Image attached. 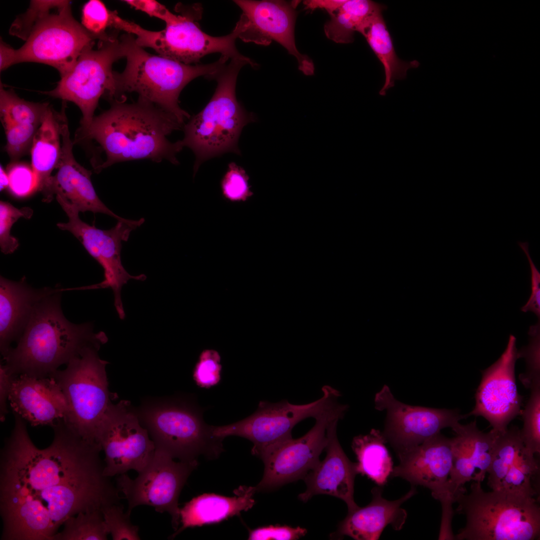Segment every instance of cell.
Returning a JSON list of instances; mask_svg holds the SVG:
<instances>
[{
	"label": "cell",
	"instance_id": "obj_13",
	"mask_svg": "<svg viewBox=\"0 0 540 540\" xmlns=\"http://www.w3.org/2000/svg\"><path fill=\"white\" fill-rule=\"evenodd\" d=\"M347 405L334 402L316 420L314 426L304 436L292 438L264 453L263 477L256 492L274 490L305 476L320 462V456L328 441V429L334 420L344 417Z\"/></svg>",
	"mask_w": 540,
	"mask_h": 540
},
{
	"label": "cell",
	"instance_id": "obj_10",
	"mask_svg": "<svg viewBox=\"0 0 540 540\" xmlns=\"http://www.w3.org/2000/svg\"><path fill=\"white\" fill-rule=\"evenodd\" d=\"M182 14H178L173 22L166 24L160 31H152L130 22L126 32L134 35L140 46L154 49L160 56L186 64H197L204 56L215 52L232 59L243 57L236 48V42L244 28V21L240 18L232 32L226 36L215 37L203 32L198 23L202 8L199 4L178 7Z\"/></svg>",
	"mask_w": 540,
	"mask_h": 540
},
{
	"label": "cell",
	"instance_id": "obj_50",
	"mask_svg": "<svg viewBox=\"0 0 540 540\" xmlns=\"http://www.w3.org/2000/svg\"><path fill=\"white\" fill-rule=\"evenodd\" d=\"M0 190H2L4 189L8 188L9 186V178L8 173L5 172L3 168L0 166Z\"/></svg>",
	"mask_w": 540,
	"mask_h": 540
},
{
	"label": "cell",
	"instance_id": "obj_11",
	"mask_svg": "<svg viewBox=\"0 0 540 540\" xmlns=\"http://www.w3.org/2000/svg\"><path fill=\"white\" fill-rule=\"evenodd\" d=\"M58 202L68 216L67 222H58V228L71 232L85 249L102 266L104 280L98 284L82 288V289L110 288L114 296V306L119 318L124 319L125 313L121 298V290L130 280H144V274H130L124 267L120 257L122 242L128 239L131 232L144 222V218L133 220L124 218L109 230L98 228L80 218L78 210L66 200L56 196Z\"/></svg>",
	"mask_w": 540,
	"mask_h": 540
},
{
	"label": "cell",
	"instance_id": "obj_21",
	"mask_svg": "<svg viewBox=\"0 0 540 540\" xmlns=\"http://www.w3.org/2000/svg\"><path fill=\"white\" fill-rule=\"evenodd\" d=\"M487 473L488 485L492 490L532 497L539 494L538 462L524 448L516 426L498 433Z\"/></svg>",
	"mask_w": 540,
	"mask_h": 540
},
{
	"label": "cell",
	"instance_id": "obj_29",
	"mask_svg": "<svg viewBox=\"0 0 540 540\" xmlns=\"http://www.w3.org/2000/svg\"><path fill=\"white\" fill-rule=\"evenodd\" d=\"M384 8V6L374 12L357 31L364 37L384 66L385 81L379 92L381 96H384L386 92L394 86L396 80L405 78L409 69L416 68L420 65L416 60L406 62L397 56L382 16V12Z\"/></svg>",
	"mask_w": 540,
	"mask_h": 540
},
{
	"label": "cell",
	"instance_id": "obj_38",
	"mask_svg": "<svg viewBox=\"0 0 540 540\" xmlns=\"http://www.w3.org/2000/svg\"><path fill=\"white\" fill-rule=\"evenodd\" d=\"M102 512L112 540H140L139 527L131 522L130 514L124 512L120 502L105 506Z\"/></svg>",
	"mask_w": 540,
	"mask_h": 540
},
{
	"label": "cell",
	"instance_id": "obj_14",
	"mask_svg": "<svg viewBox=\"0 0 540 540\" xmlns=\"http://www.w3.org/2000/svg\"><path fill=\"white\" fill-rule=\"evenodd\" d=\"M198 464V461L176 462L166 452L156 448L152 460L136 478L132 479L126 473L116 479V487L128 502L126 512L130 514L134 508L142 505L160 513L168 512L176 531L180 524L179 496Z\"/></svg>",
	"mask_w": 540,
	"mask_h": 540
},
{
	"label": "cell",
	"instance_id": "obj_28",
	"mask_svg": "<svg viewBox=\"0 0 540 540\" xmlns=\"http://www.w3.org/2000/svg\"><path fill=\"white\" fill-rule=\"evenodd\" d=\"M256 492L254 486H240L232 497L204 494L192 498L180 508L181 526L169 538H174L186 528L219 522L248 510L255 504Z\"/></svg>",
	"mask_w": 540,
	"mask_h": 540
},
{
	"label": "cell",
	"instance_id": "obj_40",
	"mask_svg": "<svg viewBox=\"0 0 540 540\" xmlns=\"http://www.w3.org/2000/svg\"><path fill=\"white\" fill-rule=\"evenodd\" d=\"M540 321L530 328V339L528 344L518 352V358H524L526 362V372L521 374L519 378L527 388L540 383Z\"/></svg>",
	"mask_w": 540,
	"mask_h": 540
},
{
	"label": "cell",
	"instance_id": "obj_43",
	"mask_svg": "<svg viewBox=\"0 0 540 540\" xmlns=\"http://www.w3.org/2000/svg\"><path fill=\"white\" fill-rule=\"evenodd\" d=\"M40 126L30 124L4 126L6 137V150L11 158H19L31 148Z\"/></svg>",
	"mask_w": 540,
	"mask_h": 540
},
{
	"label": "cell",
	"instance_id": "obj_44",
	"mask_svg": "<svg viewBox=\"0 0 540 540\" xmlns=\"http://www.w3.org/2000/svg\"><path fill=\"white\" fill-rule=\"evenodd\" d=\"M8 188L15 196L24 197L37 190L36 176L31 166L24 164L11 166L8 172Z\"/></svg>",
	"mask_w": 540,
	"mask_h": 540
},
{
	"label": "cell",
	"instance_id": "obj_27",
	"mask_svg": "<svg viewBox=\"0 0 540 540\" xmlns=\"http://www.w3.org/2000/svg\"><path fill=\"white\" fill-rule=\"evenodd\" d=\"M54 288H34L25 279L0 278V349L4 357L22 334L37 303Z\"/></svg>",
	"mask_w": 540,
	"mask_h": 540
},
{
	"label": "cell",
	"instance_id": "obj_36",
	"mask_svg": "<svg viewBox=\"0 0 540 540\" xmlns=\"http://www.w3.org/2000/svg\"><path fill=\"white\" fill-rule=\"evenodd\" d=\"M116 10L107 8L102 1L90 0L84 4L82 10V26L98 40L106 38L112 28Z\"/></svg>",
	"mask_w": 540,
	"mask_h": 540
},
{
	"label": "cell",
	"instance_id": "obj_25",
	"mask_svg": "<svg viewBox=\"0 0 540 540\" xmlns=\"http://www.w3.org/2000/svg\"><path fill=\"white\" fill-rule=\"evenodd\" d=\"M451 438L452 466L450 477L452 492L456 498L466 490L470 481L482 482L490 466L498 433L491 430L484 432L474 420L466 424L459 423L452 430Z\"/></svg>",
	"mask_w": 540,
	"mask_h": 540
},
{
	"label": "cell",
	"instance_id": "obj_26",
	"mask_svg": "<svg viewBox=\"0 0 540 540\" xmlns=\"http://www.w3.org/2000/svg\"><path fill=\"white\" fill-rule=\"evenodd\" d=\"M372 492V500L368 506L348 512L340 523L339 535L356 540H376L388 524L395 530H401L407 516L401 506L416 493L415 488L412 486L406 494L395 500L384 498L380 488H374Z\"/></svg>",
	"mask_w": 540,
	"mask_h": 540
},
{
	"label": "cell",
	"instance_id": "obj_3",
	"mask_svg": "<svg viewBox=\"0 0 540 540\" xmlns=\"http://www.w3.org/2000/svg\"><path fill=\"white\" fill-rule=\"evenodd\" d=\"M62 290L54 288L37 303L16 346L3 357L15 376L48 377L85 348L107 342L106 334L94 333L90 323L74 324L65 318L60 307Z\"/></svg>",
	"mask_w": 540,
	"mask_h": 540
},
{
	"label": "cell",
	"instance_id": "obj_35",
	"mask_svg": "<svg viewBox=\"0 0 540 540\" xmlns=\"http://www.w3.org/2000/svg\"><path fill=\"white\" fill-rule=\"evenodd\" d=\"M524 410L520 436L524 448L532 455L540 452V384L532 386Z\"/></svg>",
	"mask_w": 540,
	"mask_h": 540
},
{
	"label": "cell",
	"instance_id": "obj_49",
	"mask_svg": "<svg viewBox=\"0 0 540 540\" xmlns=\"http://www.w3.org/2000/svg\"><path fill=\"white\" fill-rule=\"evenodd\" d=\"M346 0H306L303 3L305 9L314 10L318 8L326 10L331 16L336 12Z\"/></svg>",
	"mask_w": 540,
	"mask_h": 540
},
{
	"label": "cell",
	"instance_id": "obj_20",
	"mask_svg": "<svg viewBox=\"0 0 540 540\" xmlns=\"http://www.w3.org/2000/svg\"><path fill=\"white\" fill-rule=\"evenodd\" d=\"M399 464L391 475L430 490L442 504V512L453 511L456 502L450 483L452 466L451 438L440 433L398 454Z\"/></svg>",
	"mask_w": 540,
	"mask_h": 540
},
{
	"label": "cell",
	"instance_id": "obj_46",
	"mask_svg": "<svg viewBox=\"0 0 540 540\" xmlns=\"http://www.w3.org/2000/svg\"><path fill=\"white\" fill-rule=\"evenodd\" d=\"M518 244L526 254L531 272V294L526 303L521 308V310L526 312H534L540 318V272L534 263L529 252L528 242H518Z\"/></svg>",
	"mask_w": 540,
	"mask_h": 540
},
{
	"label": "cell",
	"instance_id": "obj_9",
	"mask_svg": "<svg viewBox=\"0 0 540 540\" xmlns=\"http://www.w3.org/2000/svg\"><path fill=\"white\" fill-rule=\"evenodd\" d=\"M117 30L109 32L97 48L86 47L72 69L61 76L52 90L42 92L50 96L75 104L82 114L80 127L76 136L84 134L94 118L100 98L103 95L114 100L115 87L113 64L124 58V49Z\"/></svg>",
	"mask_w": 540,
	"mask_h": 540
},
{
	"label": "cell",
	"instance_id": "obj_1",
	"mask_svg": "<svg viewBox=\"0 0 540 540\" xmlns=\"http://www.w3.org/2000/svg\"><path fill=\"white\" fill-rule=\"evenodd\" d=\"M1 450V540H54L65 522L80 512L120 502L119 490L104 473L100 446L62 420L54 438L40 449L16 413Z\"/></svg>",
	"mask_w": 540,
	"mask_h": 540
},
{
	"label": "cell",
	"instance_id": "obj_32",
	"mask_svg": "<svg viewBox=\"0 0 540 540\" xmlns=\"http://www.w3.org/2000/svg\"><path fill=\"white\" fill-rule=\"evenodd\" d=\"M384 6L370 0H346L325 24L326 37L335 42L348 44L362 22Z\"/></svg>",
	"mask_w": 540,
	"mask_h": 540
},
{
	"label": "cell",
	"instance_id": "obj_17",
	"mask_svg": "<svg viewBox=\"0 0 540 540\" xmlns=\"http://www.w3.org/2000/svg\"><path fill=\"white\" fill-rule=\"evenodd\" d=\"M375 408L386 410L382 434L397 454L422 443L446 428H454L466 418L458 410L414 406L396 400L384 385L374 398Z\"/></svg>",
	"mask_w": 540,
	"mask_h": 540
},
{
	"label": "cell",
	"instance_id": "obj_24",
	"mask_svg": "<svg viewBox=\"0 0 540 540\" xmlns=\"http://www.w3.org/2000/svg\"><path fill=\"white\" fill-rule=\"evenodd\" d=\"M8 401L13 410L32 426L52 427L65 419L68 405L59 386L50 377L16 376Z\"/></svg>",
	"mask_w": 540,
	"mask_h": 540
},
{
	"label": "cell",
	"instance_id": "obj_8",
	"mask_svg": "<svg viewBox=\"0 0 540 540\" xmlns=\"http://www.w3.org/2000/svg\"><path fill=\"white\" fill-rule=\"evenodd\" d=\"M100 348H85L65 369L48 376L59 386L66 401L64 422L82 438L96 442L98 429L112 404L106 372L108 362L100 358Z\"/></svg>",
	"mask_w": 540,
	"mask_h": 540
},
{
	"label": "cell",
	"instance_id": "obj_31",
	"mask_svg": "<svg viewBox=\"0 0 540 540\" xmlns=\"http://www.w3.org/2000/svg\"><path fill=\"white\" fill-rule=\"evenodd\" d=\"M386 442L382 432L372 429L367 434L355 436L352 444L358 460V474L366 476L380 486L386 482L394 468Z\"/></svg>",
	"mask_w": 540,
	"mask_h": 540
},
{
	"label": "cell",
	"instance_id": "obj_45",
	"mask_svg": "<svg viewBox=\"0 0 540 540\" xmlns=\"http://www.w3.org/2000/svg\"><path fill=\"white\" fill-rule=\"evenodd\" d=\"M306 532V529L300 526L292 528L288 526H268L250 530L248 539L294 540L304 536Z\"/></svg>",
	"mask_w": 540,
	"mask_h": 540
},
{
	"label": "cell",
	"instance_id": "obj_22",
	"mask_svg": "<svg viewBox=\"0 0 540 540\" xmlns=\"http://www.w3.org/2000/svg\"><path fill=\"white\" fill-rule=\"evenodd\" d=\"M60 156L48 184L42 192L43 201L50 202L54 195L66 200L79 212H91L107 214L117 220L124 218L108 208L98 196L91 180L92 172L76 160L72 152L74 142L70 138L65 108L60 112Z\"/></svg>",
	"mask_w": 540,
	"mask_h": 540
},
{
	"label": "cell",
	"instance_id": "obj_19",
	"mask_svg": "<svg viewBox=\"0 0 540 540\" xmlns=\"http://www.w3.org/2000/svg\"><path fill=\"white\" fill-rule=\"evenodd\" d=\"M242 10L245 25L238 38L246 42L264 46L275 41L297 60L298 70L314 74L312 60L298 50L294 38L296 7L299 2L281 0H234Z\"/></svg>",
	"mask_w": 540,
	"mask_h": 540
},
{
	"label": "cell",
	"instance_id": "obj_30",
	"mask_svg": "<svg viewBox=\"0 0 540 540\" xmlns=\"http://www.w3.org/2000/svg\"><path fill=\"white\" fill-rule=\"evenodd\" d=\"M60 112L48 107L30 148L31 167L37 180V190L43 192L58 162L61 151Z\"/></svg>",
	"mask_w": 540,
	"mask_h": 540
},
{
	"label": "cell",
	"instance_id": "obj_15",
	"mask_svg": "<svg viewBox=\"0 0 540 540\" xmlns=\"http://www.w3.org/2000/svg\"><path fill=\"white\" fill-rule=\"evenodd\" d=\"M104 453V476L111 478L130 470L138 473L152 460L154 442L142 424L136 410L128 401L112 404L97 433Z\"/></svg>",
	"mask_w": 540,
	"mask_h": 540
},
{
	"label": "cell",
	"instance_id": "obj_18",
	"mask_svg": "<svg viewBox=\"0 0 540 540\" xmlns=\"http://www.w3.org/2000/svg\"><path fill=\"white\" fill-rule=\"evenodd\" d=\"M516 338L509 336L505 350L499 358L482 370L476 390V404L465 414L482 416L492 427V431L502 433L509 423L520 414L522 398L519 394L515 377V364L519 358Z\"/></svg>",
	"mask_w": 540,
	"mask_h": 540
},
{
	"label": "cell",
	"instance_id": "obj_48",
	"mask_svg": "<svg viewBox=\"0 0 540 540\" xmlns=\"http://www.w3.org/2000/svg\"><path fill=\"white\" fill-rule=\"evenodd\" d=\"M16 376L12 373L3 364L0 366V419L4 421L8 413L7 402L8 401L12 382Z\"/></svg>",
	"mask_w": 540,
	"mask_h": 540
},
{
	"label": "cell",
	"instance_id": "obj_2",
	"mask_svg": "<svg viewBox=\"0 0 540 540\" xmlns=\"http://www.w3.org/2000/svg\"><path fill=\"white\" fill-rule=\"evenodd\" d=\"M124 101H113L108 110L94 116L84 134L76 136L75 142L96 140L105 152L106 160L96 172L116 162L142 159L178 164L176 156L183 148L181 141L171 142L166 136L184 125L148 102Z\"/></svg>",
	"mask_w": 540,
	"mask_h": 540
},
{
	"label": "cell",
	"instance_id": "obj_41",
	"mask_svg": "<svg viewBox=\"0 0 540 540\" xmlns=\"http://www.w3.org/2000/svg\"><path fill=\"white\" fill-rule=\"evenodd\" d=\"M249 178L240 166L232 162L221 182L224 197L232 202L245 201L252 195L248 180Z\"/></svg>",
	"mask_w": 540,
	"mask_h": 540
},
{
	"label": "cell",
	"instance_id": "obj_42",
	"mask_svg": "<svg viewBox=\"0 0 540 540\" xmlns=\"http://www.w3.org/2000/svg\"><path fill=\"white\" fill-rule=\"evenodd\" d=\"M220 356L214 349H206L200 354L194 371L196 384L204 388L216 385L220 380Z\"/></svg>",
	"mask_w": 540,
	"mask_h": 540
},
{
	"label": "cell",
	"instance_id": "obj_4",
	"mask_svg": "<svg viewBox=\"0 0 540 540\" xmlns=\"http://www.w3.org/2000/svg\"><path fill=\"white\" fill-rule=\"evenodd\" d=\"M120 36L126 64L122 72H114V100H124L126 92H136L138 98L172 114L182 125L190 116L179 106L181 91L197 77L204 76L208 78L228 60L220 56L212 63L186 64L148 53L136 44L132 34L124 33Z\"/></svg>",
	"mask_w": 540,
	"mask_h": 540
},
{
	"label": "cell",
	"instance_id": "obj_7",
	"mask_svg": "<svg viewBox=\"0 0 540 540\" xmlns=\"http://www.w3.org/2000/svg\"><path fill=\"white\" fill-rule=\"evenodd\" d=\"M140 420L154 442L172 458L196 462L200 455L218 458L222 439L215 436L202 412L190 402L180 398L150 400L136 410Z\"/></svg>",
	"mask_w": 540,
	"mask_h": 540
},
{
	"label": "cell",
	"instance_id": "obj_23",
	"mask_svg": "<svg viewBox=\"0 0 540 540\" xmlns=\"http://www.w3.org/2000/svg\"><path fill=\"white\" fill-rule=\"evenodd\" d=\"M338 421L334 420L329 425L326 456L304 478L306 489L298 495V498L306 502L314 495H330L344 501L350 512L359 507L354 497V478L358 474L357 463L348 459L338 442Z\"/></svg>",
	"mask_w": 540,
	"mask_h": 540
},
{
	"label": "cell",
	"instance_id": "obj_34",
	"mask_svg": "<svg viewBox=\"0 0 540 540\" xmlns=\"http://www.w3.org/2000/svg\"><path fill=\"white\" fill-rule=\"evenodd\" d=\"M63 526L54 540H106L109 534L101 510L80 512Z\"/></svg>",
	"mask_w": 540,
	"mask_h": 540
},
{
	"label": "cell",
	"instance_id": "obj_47",
	"mask_svg": "<svg viewBox=\"0 0 540 540\" xmlns=\"http://www.w3.org/2000/svg\"><path fill=\"white\" fill-rule=\"evenodd\" d=\"M124 2L136 10L164 21L166 24L173 22L178 17V14L172 13L165 6L156 0H126Z\"/></svg>",
	"mask_w": 540,
	"mask_h": 540
},
{
	"label": "cell",
	"instance_id": "obj_12",
	"mask_svg": "<svg viewBox=\"0 0 540 540\" xmlns=\"http://www.w3.org/2000/svg\"><path fill=\"white\" fill-rule=\"evenodd\" d=\"M96 39L74 18L70 2L66 0L36 24L20 48H13L12 65L24 62L44 64L54 68L62 76Z\"/></svg>",
	"mask_w": 540,
	"mask_h": 540
},
{
	"label": "cell",
	"instance_id": "obj_39",
	"mask_svg": "<svg viewBox=\"0 0 540 540\" xmlns=\"http://www.w3.org/2000/svg\"><path fill=\"white\" fill-rule=\"evenodd\" d=\"M32 214L33 210L29 207L18 208L7 202L0 201V248L2 253L12 254L18 246V239L10 234L14 223L20 218L30 219Z\"/></svg>",
	"mask_w": 540,
	"mask_h": 540
},
{
	"label": "cell",
	"instance_id": "obj_33",
	"mask_svg": "<svg viewBox=\"0 0 540 540\" xmlns=\"http://www.w3.org/2000/svg\"><path fill=\"white\" fill-rule=\"evenodd\" d=\"M50 106L48 103L28 102L13 90L0 86V116L3 126L9 125L40 126Z\"/></svg>",
	"mask_w": 540,
	"mask_h": 540
},
{
	"label": "cell",
	"instance_id": "obj_5",
	"mask_svg": "<svg viewBox=\"0 0 540 540\" xmlns=\"http://www.w3.org/2000/svg\"><path fill=\"white\" fill-rule=\"evenodd\" d=\"M258 64L246 56L230 59L216 72L208 78L217 82L210 100L198 114L183 126V146L190 148L196 156L194 166L196 174L200 164L213 157L228 152L240 154L238 140L243 128L255 121L238 102L236 86L241 68Z\"/></svg>",
	"mask_w": 540,
	"mask_h": 540
},
{
	"label": "cell",
	"instance_id": "obj_6",
	"mask_svg": "<svg viewBox=\"0 0 540 540\" xmlns=\"http://www.w3.org/2000/svg\"><path fill=\"white\" fill-rule=\"evenodd\" d=\"M456 502V512L466 516V523L455 540L540 538V508L535 497L500 490L486 492L481 482H473L470 493L460 494Z\"/></svg>",
	"mask_w": 540,
	"mask_h": 540
},
{
	"label": "cell",
	"instance_id": "obj_37",
	"mask_svg": "<svg viewBox=\"0 0 540 540\" xmlns=\"http://www.w3.org/2000/svg\"><path fill=\"white\" fill-rule=\"evenodd\" d=\"M66 0H31L26 12L17 16L10 29V34L26 40L42 18L62 6Z\"/></svg>",
	"mask_w": 540,
	"mask_h": 540
},
{
	"label": "cell",
	"instance_id": "obj_16",
	"mask_svg": "<svg viewBox=\"0 0 540 540\" xmlns=\"http://www.w3.org/2000/svg\"><path fill=\"white\" fill-rule=\"evenodd\" d=\"M330 401L326 392H323L318 400L304 404L285 400L276 403L261 401L250 416L230 424L212 426L213 433L222 440L236 436L250 440L254 444L252 453L260 458L270 449L292 438V430L296 424L307 418H317Z\"/></svg>",
	"mask_w": 540,
	"mask_h": 540
}]
</instances>
